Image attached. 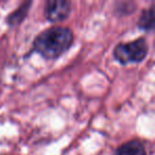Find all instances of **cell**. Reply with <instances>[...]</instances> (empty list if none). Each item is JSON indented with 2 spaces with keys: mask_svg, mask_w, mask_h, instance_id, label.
Segmentation results:
<instances>
[{
  "mask_svg": "<svg viewBox=\"0 0 155 155\" xmlns=\"http://www.w3.org/2000/svg\"><path fill=\"white\" fill-rule=\"evenodd\" d=\"M73 33L66 27H52L35 37L33 47L35 51L48 60L61 56L70 48Z\"/></svg>",
  "mask_w": 155,
  "mask_h": 155,
  "instance_id": "6da1fadb",
  "label": "cell"
},
{
  "mask_svg": "<svg viewBox=\"0 0 155 155\" xmlns=\"http://www.w3.org/2000/svg\"><path fill=\"white\" fill-rule=\"evenodd\" d=\"M148 46L143 38H138L130 43H121L114 49V58L123 65L139 63L146 58Z\"/></svg>",
  "mask_w": 155,
  "mask_h": 155,
  "instance_id": "7a4b0ae2",
  "label": "cell"
},
{
  "mask_svg": "<svg viewBox=\"0 0 155 155\" xmlns=\"http://www.w3.org/2000/svg\"><path fill=\"white\" fill-rule=\"evenodd\" d=\"M71 12V3L65 0H51L45 5V17L49 21L58 22L68 17Z\"/></svg>",
  "mask_w": 155,
  "mask_h": 155,
  "instance_id": "3957f363",
  "label": "cell"
},
{
  "mask_svg": "<svg viewBox=\"0 0 155 155\" xmlns=\"http://www.w3.org/2000/svg\"><path fill=\"white\" fill-rule=\"evenodd\" d=\"M115 155H147L143 144L138 140H130L121 144Z\"/></svg>",
  "mask_w": 155,
  "mask_h": 155,
  "instance_id": "277c9868",
  "label": "cell"
},
{
  "mask_svg": "<svg viewBox=\"0 0 155 155\" xmlns=\"http://www.w3.org/2000/svg\"><path fill=\"white\" fill-rule=\"evenodd\" d=\"M137 26L138 28L147 31L155 29V5L142 12L137 22Z\"/></svg>",
  "mask_w": 155,
  "mask_h": 155,
  "instance_id": "5b68a950",
  "label": "cell"
},
{
  "mask_svg": "<svg viewBox=\"0 0 155 155\" xmlns=\"http://www.w3.org/2000/svg\"><path fill=\"white\" fill-rule=\"evenodd\" d=\"M30 5H31V2L24 3V5H20L16 11H14L11 15L8 16V18H7L8 24L11 25V26H16V25L20 24V22L24 20V18L26 17L27 13H28V11H29Z\"/></svg>",
  "mask_w": 155,
  "mask_h": 155,
  "instance_id": "8992f818",
  "label": "cell"
}]
</instances>
